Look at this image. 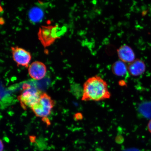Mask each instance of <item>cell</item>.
Segmentation results:
<instances>
[{"instance_id": "obj_2", "label": "cell", "mask_w": 151, "mask_h": 151, "mask_svg": "<svg viewBox=\"0 0 151 151\" xmlns=\"http://www.w3.org/2000/svg\"><path fill=\"white\" fill-rule=\"evenodd\" d=\"M22 89L21 94L18 97L21 105L24 109L27 107L31 108L38 101L42 93L29 82L24 83Z\"/></svg>"}, {"instance_id": "obj_7", "label": "cell", "mask_w": 151, "mask_h": 151, "mask_svg": "<svg viewBox=\"0 0 151 151\" xmlns=\"http://www.w3.org/2000/svg\"><path fill=\"white\" fill-rule=\"evenodd\" d=\"M118 57L120 61L125 63H131L134 61L135 54L131 47L128 45H122L117 50Z\"/></svg>"}, {"instance_id": "obj_3", "label": "cell", "mask_w": 151, "mask_h": 151, "mask_svg": "<svg viewBox=\"0 0 151 151\" xmlns=\"http://www.w3.org/2000/svg\"><path fill=\"white\" fill-rule=\"evenodd\" d=\"M55 104V101L50 96L42 93L38 101L31 108L36 116L43 118L50 116Z\"/></svg>"}, {"instance_id": "obj_1", "label": "cell", "mask_w": 151, "mask_h": 151, "mask_svg": "<svg viewBox=\"0 0 151 151\" xmlns=\"http://www.w3.org/2000/svg\"><path fill=\"white\" fill-rule=\"evenodd\" d=\"M111 97L108 84L99 76L90 77L84 82L82 101H99L109 99Z\"/></svg>"}, {"instance_id": "obj_12", "label": "cell", "mask_w": 151, "mask_h": 151, "mask_svg": "<svg viewBox=\"0 0 151 151\" xmlns=\"http://www.w3.org/2000/svg\"><path fill=\"white\" fill-rule=\"evenodd\" d=\"M30 142L32 143H35L36 142V137L35 136H30L29 137Z\"/></svg>"}, {"instance_id": "obj_14", "label": "cell", "mask_w": 151, "mask_h": 151, "mask_svg": "<svg viewBox=\"0 0 151 151\" xmlns=\"http://www.w3.org/2000/svg\"><path fill=\"white\" fill-rule=\"evenodd\" d=\"M4 145L2 141L1 140V151H4Z\"/></svg>"}, {"instance_id": "obj_13", "label": "cell", "mask_w": 151, "mask_h": 151, "mask_svg": "<svg viewBox=\"0 0 151 151\" xmlns=\"http://www.w3.org/2000/svg\"><path fill=\"white\" fill-rule=\"evenodd\" d=\"M147 127L149 132L151 134V119L149 122Z\"/></svg>"}, {"instance_id": "obj_9", "label": "cell", "mask_w": 151, "mask_h": 151, "mask_svg": "<svg viewBox=\"0 0 151 151\" xmlns=\"http://www.w3.org/2000/svg\"><path fill=\"white\" fill-rule=\"evenodd\" d=\"M125 63L120 60L115 62L111 68L113 74L118 77L125 76L128 73L127 66Z\"/></svg>"}, {"instance_id": "obj_6", "label": "cell", "mask_w": 151, "mask_h": 151, "mask_svg": "<svg viewBox=\"0 0 151 151\" xmlns=\"http://www.w3.org/2000/svg\"><path fill=\"white\" fill-rule=\"evenodd\" d=\"M28 73L30 77L34 80H41L46 76V66L42 62H34L28 67Z\"/></svg>"}, {"instance_id": "obj_15", "label": "cell", "mask_w": 151, "mask_h": 151, "mask_svg": "<svg viewBox=\"0 0 151 151\" xmlns=\"http://www.w3.org/2000/svg\"><path fill=\"white\" fill-rule=\"evenodd\" d=\"M150 13H151V4L150 5Z\"/></svg>"}, {"instance_id": "obj_8", "label": "cell", "mask_w": 151, "mask_h": 151, "mask_svg": "<svg viewBox=\"0 0 151 151\" xmlns=\"http://www.w3.org/2000/svg\"><path fill=\"white\" fill-rule=\"evenodd\" d=\"M128 73L133 76H138L144 73L146 66L144 62L139 59L129 63L127 66Z\"/></svg>"}, {"instance_id": "obj_11", "label": "cell", "mask_w": 151, "mask_h": 151, "mask_svg": "<svg viewBox=\"0 0 151 151\" xmlns=\"http://www.w3.org/2000/svg\"><path fill=\"white\" fill-rule=\"evenodd\" d=\"M83 118L82 115L81 113H78L76 114L74 116V118L76 120H78L82 119Z\"/></svg>"}, {"instance_id": "obj_4", "label": "cell", "mask_w": 151, "mask_h": 151, "mask_svg": "<svg viewBox=\"0 0 151 151\" xmlns=\"http://www.w3.org/2000/svg\"><path fill=\"white\" fill-rule=\"evenodd\" d=\"M61 34L59 33L58 25L42 26L39 28L38 37L43 46L46 47L52 44L56 39L59 38Z\"/></svg>"}, {"instance_id": "obj_10", "label": "cell", "mask_w": 151, "mask_h": 151, "mask_svg": "<svg viewBox=\"0 0 151 151\" xmlns=\"http://www.w3.org/2000/svg\"><path fill=\"white\" fill-rule=\"evenodd\" d=\"M44 15V11L41 7L35 6L30 9L28 12V17L31 22L37 23L42 20Z\"/></svg>"}, {"instance_id": "obj_5", "label": "cell", "mask_w": 151, "mask_h": 151, "mask_svg": "<svg viewBox=\"0 0 151 151\" xmlns=\"http://www.w3.org/2000/svg\"><path fill=\"white\" fill-rule=\"evenodd\" d=\"M13 59L18 66L21 65L26 68L31 61V56L30 52L18 46L11 47Z\"/></svg>"}]
</instances>
